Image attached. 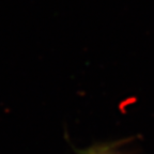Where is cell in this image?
Masks as SVG:
<instances>
[{
	"label": "cell",
	"mask_w": 154,
	"mask_h": 154,
	"mask_svg": "<svg viewBox=\"0 0 154 154\" xmlns=\"http://www.w3.org/2000/svg\"><path fill=\"white\" fill-rule=\"evenodd\" d=\"M79 154H120L116 148V146L112 144H95L88 149L82 151Z\"/></svg>",
	"instance_id": "obj_1"
}]
</instances>
